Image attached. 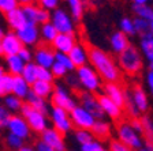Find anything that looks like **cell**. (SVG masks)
I'll return each instance as SVG.
<instances>
[{
	"instance_id": "obj_1",
	"label": "cell",
	"mask_w": 153,
	"mask_h": 151,
	"mask_svg": "<svg viewBox=\"0 0 153 151\" xmlns=\"http://www.w3.org/2000/svg\"><path fill=\"white\" fill-rule=\"evenodd\" d=\"M88 57L90 63L89 66L97 72L101 80H105L107 83H118L120 80V69L118 68L116 61L107 52L92 46L88 49Z\"/></svg>"
},
{
	"instance_id": "obj_2",
	"label": "cell",
	"mask_w": 153,
	"mask_h": 151,
	"mask_svg": "<svg viewBox=\"0 0 153 151\" xmlns=\"http://www.w3.org/2000/svg\"><path fill=\"white\" fill-rule=\"evenodd\" d=\"M116 64H118V68L120 71H123L124 74L131 75V76L138 75L143 69L142 55L140 53L138 48L133 46V45H130L124 52L118 55Z\"/></svg>"
},
{
	"instance_id": "obj_3",
	"label": "cell",
	"mask_w": 153,
	"mask_h": 151,
	"mask_svg": "<svg viewBox=\"0 0 153 151\" xmlns=\"http://www.w3.org/2000/svg\"><path fill=\"white\" fill-rule=\"evenodd\" d=\"M116 140L133 151H138L143 147V138L131 128L127 121H120L116 125Z\"/></svg>"
},
{
	"instance_id": "obj_4",
	"label": "cell",
	"mask_w": 153,
	"mask_h": 151,
	"mask_svg": "<svg viewBox=\"0 0 153 151\" xmlns=\"http://www.w3.org/2000/svg\"><path fill=\"white\" fill-rule=\"evenodd\" d=\"M75 75H76V79L79 82V86L81 88H83V91L86 93H96L99 91L101 88V78L97 75L94 69L86 64L83 67H79V68L75 69Z\"/></svg>"
},
{
	"instance_id": "obj_5",
	"label": "cell",
	"mask_w": 153,
	"mask_h": 151,
	"mask_svg": "<svg viewBox=\"0 0 153 151\" xmlns=\"http://www.w3.org/2000/svg\"><path fill=\"white\" fill-rule=\"evenodd\" d=\"M21 116L25 119L26 124L29 125L30 131L36 133H41L49 127V121H48V116L40 113L33 108H30L27 104L23 102V106L21 109Z\"/></svg>"
},
{
	"instance_id": "obj_6",
	"label": "cell",
	"mask_w": 153,
	"mask_h": 151,
	"mask_svg": "<svg viewBox=\"0 0 153 151\" xmlns=\"http://www.w3.org/2000/svg\"><path fill=\"white\" fill-rule=\"evenodd\" d=\"M51 105L53 108H59L70 113L78 104L66 86H63L62 83H56V86H53V93L51 95Z\"/></svg>"
},
{
	"instance_id": "obj_7",
	"label": "cell",
	"mask_w": 153,
	"mask_h": 151,
	"mask_svg": "<svg viewBox=\"0 0 153 151\" xmlns=\"http://www.w3.org/2000/svg\"><path fill=\"white\" fill-rule=\"evenodd\" d=\"M19 8L22 10L23 16L27 23L38 26L49 22V19H51V13L40 8V6L33 1H19Z\"/></svg>"
},
{
	"instance_id": "obj_8",
	"label": "cell",
	"mask_w": 153,
	"mask_h": 151,
	"mask_svg": "<svg viewBox=\"0 0 153 151\" xmlns=\"http://www.w3.org/2000/svg\"><path fill=\"white\" fill-rule=\"evenodd\" d=\"M49 22L56 29L57 34H74L75 33V23L68 15V13L63 8H56L55 11H52Z\"/></svg>"
},
{
	"instance_id": "obj_9",
	"label": "cell",
	"mask_w": 153,
	"mask_h": 151,
	"mask_svg": "<svg viewBox=\"0 0 153 151\" xmlns=\"http://www.w3.org/2000/svg\"><path fill=\"white\" fill-rule=\"evenodd\" d=\"M48 116H49V120L52 123V128L56 129L57 132H60L62 135H67V133H70L73 131V124H71L68 112L59 109V108L51 106Z\"/></svg>"
},
{
	"instance_id": "obj_10",
	"label": "cell",
	"mask_w": 153,
	"mask_h": 151,
	"mask_svg": "<svg viewBox=\"0 0 153 151\" xmlns=\"http://www.w3.org/2000/svg\"><path fill=\"white\" fill-rule=\"evenodd\" d=\"M14 33H15V35L18 37L19 41H21V44L26 48L37 46L40 44V32H38L37 25L26 22L22 27L18 29Z\"/></svg>"
},
{
	"instance_id": "obj_11",
	"label": "cell",
	"mask_w": 153,
	"mask_h": 151,
	"mask_svg": "<svg viewBox=\"0 0 153 151\" xmlns=\"http://www.w3.org/2000/svg\"><path fill=\"white\" fill-rule=\"evenodd\" d=\"M6 128L8 131V133H11V135L16 136L19 139H22L23 142H25L26 139L30 138V133H32L29 125L26 124L25 119L21 114H11Z\"/></svg>"
},
{
	"instance_id": "obj_12",
	"label": "cell",
	"mask_w": 153,
	"mask_h": 151,
	"mask_svg": "<svg viewBox=\"0 0 153 151\" xmlns=\"http://www.w3.org/2000/svg\"><path fill=\"white\" fill-rule=\"evenodd\" d=\"M78 99H79V106H82L86 112H89L93 116L94 120H104L105 116L102 113L100 104L97 101V97L92 93H86V91H81L78 94Z\"/></svg>"
},
{
	"instance_id": "obj_13",
	"label": "cell",
	"mask_w": 153,
	"mask_h": 151,
	"mask_svg": "<svg viewBox=\"0 0 153 151\" xmlns=\"http://www.w3.org/2000/svg\"><path fill=\"white\" fill-rule=\"evenodd\" d=\"M70 120H71V124H73V128L88 129V131L92 129L93 124H94V121H96L92 114H90L89 112H86L79 105H76L70 112Z\"/></svg>"
},
{
	"instance_id": "obj_14",
	"label": "cell",
	"mask_w": 153,
	"mask_h": 151,
	"mask_svg": "<svg viewBox=\"0 0 153 151\" xmlns=\"http://www.w3.org/2000/svg\"><path fill=\"white\" fill-rule=\"evenodd\" d=\"M41 140L44 144H47L48 147H51L55 151H66V140H64V135H62L60 132H57L56 129H53L52 127H48L44 132L40 133Z\"/></svg>"
},
{
	"instance_id": "obj_15",
	"label": "cell",
	"mask_w": 153,
	"mask_h": 151,
	"mask_svg": "<svg viewBox=\"0 0 153 151\" xmlns=\"http://www.w3.org/2000/svg\"><path fill=\"white\" fill-rule=\"evenodd\" d=\"M33 63L37 67L51 69L52 64L55 63V52L48 45H40L33 52Z\"/></svg>"
},
{
	"instance_id": "obj_16",
	"label": "cell",
	"mask_w": 153,
	"mask_h": 151,
	"mask_svg": "<svg viewBox=\"0 0 153 151\" xmlns=\"http://www.w3.org/2000/svg\"><path fill=\"white\" fill-rule=\"evenodd\" d=\"M127 93L135 109L140 112V114L146 113L149 110V97H148L145 88H142L141 86H134L131 90H127Z\"/></svg>"
},
{
	"instance_id": "obj_17",
	"label": "cell",
	"mask_w": 153,
	"mask_h": 151,
	"mask_svg": "<svg viewBox=\"0 0 153 151\" xmlns=\"http://www.w3.org/2000/svg\"><path fill=\"white\" fill-rule=\"evenodd\" d=\"M22 48H23V45L21 44V41L18 40L15 33L7 32L3 38V41H1V56H4V57L16 56Z\"/></svg>"
},
{
	"instance_id": "obj_18",
	"label": "cell",
	"mask_w": 153,
	"mask_h": 151,
	"mask_svg": "<svg viewBox=\"0 0 153 151\" xmlns=\"http://www.w3.org/2000/svg\"><path fill=\"white\" fill-rule=\"evenodd\" d=\"M76 44V38L74 34H57L51 44V48L56 53L68 55Z\"/></svg>"
},
{
	"instance_id": "obj_19",
	"label": "cell",
	"mask_w": 153,
	"mask_h": 151,
	"mask_svg": "<svg viewBox=\"0 0 153 151\" xmlns=\"http://www.w3.org/2000/svg\"><path fill=\"white\" fill-rule=\"evenodd\" d=\"M102 94L108 97L115 105L123 109L124 101H126V90H123L119 83H105L102 87Z\"/></svg>"
},
{
	"instance_id": "obj_20",
	"label": "cell",
	"mask_w": 153,
	"mask_h": 151,
	"mask_svg": "<svg viewBox=\"0 0 153 151\" xmlns=\"http://www.w3.org/2000/svg\"><path fill=\"white\" fill-rule=\"evenodd\" d=\"M97 101L100 104V108H101L104 116H108L109 119L112 120H119L123 114V109L119 108L118 105H115L108 97H105L104 94H100L97 97Z\"/></svg>"
},
{
	"instance_id": "obj_21",
	"label": "cell",
	"mask_w": 153,
	"mask_h": 151,
	"mask_svg": "<svg viewBox=\"0 0 153 151\" xmlns=\"http://www.w3.org/2000/svg\"><path fill=\"white\" fill-rule=\"evenodd\" d=\"M68 57H70L71 63L74 64V67L79 68V67H83L86 64H89V57H88V48L83 44H79L76 42L75 46L71 49V52L68 53Z\"/></svg>"
},
{
	"instance_id": "obj_22",
	"label": "cell",
	"mask_w": 153,
	"mask_h": 151,
	"mask_svg": "<svg viewBox=\"0 0 153 151\" xmlns=\"http://www.w3.org/2000/svg\"><path fill=\"white\" fill-rule=\"evenodd\" d=\"M131 10L137 18L145 19L148 22L153 19V7L149 4L148 0H134L131 3Z\"/></svg>"
},
{
	"instance_id": "obj_23",
	"label": "cell",
	"mask_w": 153,
	"mask_h": 151,
	"mask_svg": "<svg viewBox=\"0 0 153 151\" xmlns=\"http://www.w3.org/2000/svg\"><path fill=\"white\" fill-rule=\"evenodd\" d=\"M109 45H111V49L114 53L120 55L122 52H124L131 44H130V40H128L127 35L123 34V33L119 32V30H116V32H114L111 34V37H109Z\"/></svg>"
},
{
	"instance_id": "obj_24",
	"label": "cell",
	"mask_w": 153,
	"mask_h": 151,
	"mask_svg": "<svg viewBox=\"0 0 153 151\" xmlns=\"http://www.w3.org/2000/svg\"><path fill=\"white\" fill-rule=\"evenodd\" d=\"M25 104H27L30 108H33L34 110H37V112H40V113L45 114V116H48L49 110H51V104H49V101L37 97V95H34L32 91L29 93V95L26 97Z\"/></svg>"
},
{
	"instance_id": "obj_25",
	"label": "cell",
	"mask_w": 153,
	"mask_h": 151,
	"mask_svg": "<svg viewBox=\"0 0 153 151\" xmlns=\"http://www.w3.org/2000/svg\"><path fill=\"white\" fill-rule=\"evenodd\" d=\"M4 16H6L7 26H8L13 32H16L18 29H21L26 23V19H25V16H23L22 10L19 8V7L16 10H14V11H11V13L6 14Z\"/></svg>"
},
{
	"instance_id": "obj_26",
	"label": "cell",
	"mask_w": 153,
	"mask_h": 151,
	"mask_svg": "<svg viewBox=\"0 0 153 151\" xmlns=\"http://www.w3.org/2000/svg\"><path fill=\"white\" fill-rule=\"evenodd\" d=\"M140 53L148 60V63L153 60V35L150 33L140 35Z\"/></svg>"
},
{
	"instance_id": "obj_27",
	"label": "cell",
	"mask_w": 153,
	"mask_h": 151,
	"mask_svg": "<svg viewBox=\"0 0 153 151\" xmlns=\"http://www.w3.org/2000/svg\"><path fill=\"white\" fill-rule=\"evenodd\" d=\"M30 93V86L22 79V76H13V90H11V94L18 97L19 99H22L25 102L26 97Z\"/></svg>"
},
{
	"instance_id": "obj_28",
	"label": "cell",
	"mask_w": 153,
	"mask_h": 151,
	"mask_svg": "<svg viewBox=\"0 0 153 151\" xmlns=\"http://www.w3.org/2000/svg\"><path fill=\"white\" fill-rule=\"evenodd\" d=\"M53 83H47V82H41V80H36L32 86H30V91L34 95L42 98V99H47L51 98L52 93H53Z\"/></svg>"
},
{
	"instance_id": "obj_29",
	"label": "cell",
	"mask_w": 153,
	"mask_h": 151,
	"mask_svg": "<svg viewBox=\"0 0 153 151\" xmlns=\"http://www.w3.org/2000/svg\"><path fill=\"white\" fill-rule=\"evenodd\" d=\"M90 132L93 133L94 139H107L111 135V125H109L108 121L105 120H96L94 124H93Z\"/></svg>"
},
{
	"instance_id": "obj_30",
	"label": "cell",
	"mask_w": 153,
	"mask_h": 151,
	"mask_svg": "<svg viewBox=\"0 0 153 151\" xmlns=\"http://www.w3.org/2000/svg\"><path fill=\"white\" fill-rule=\"evenodd\" d=\"M6 61V68H7V74H10L11 76H19L21 72H22L23 67H25V63L22 60L16 56H8L4 59Z\"/></svg>"
},
{
	"instance_id": "obj_31",
	"label": "cell",
	"mask_w": 153,
	"mask_h": 151,
	"mask_svg": "<svg viewBox=\"0 0 153 151\" xmlns=\"http://www.w3.org/2000/svg\"><path fill=\"white\" fill-rule=\"evenodd\" d=\"M68 15L75 22H81L85 14V3L81 0H70L68 1Z\"/></svg>"
},
{
	"instance_id": "obj_32",
	"label": "cell",
	"mask_w": 153,
	"mask_h": 151,
	"mask_svg": "<svg viewBox=\"0 0 153 151\" xmlns=\"http://www.w3.org/2000/svg\"><path fill=\"white\" fill-rule=\"evenodd\" d=\"M38 32H40V40L44 42V45H48V46L52 44V41L57 35L56 29L52 26L51 22H47L44 25H41L38 27Z\"/></svg>"
},
{
	"instance_id": "obj_33",
	"label": "cell",
	"mask_w": 153,
	"mask_h": 151,
	"mask_svg": "<svg viewBox=\"0 0 153 151\" xmlns=\"http://www.w3.org/2000/svg\"><path fill=\"white\" fill-rule=\"evenodd\" d=\"M3 106L8 110L10 114L11 113L16 114V112H21V109H22L23 101L19 99L18 97H15L13 94H8L6 97H3Z\"/></svg>"
},
{
	"instance_id": "obj_34",
	"label": "cell",
	"mask_w": 153,
	"mask_h": 151,
	"mask_svg": "<svg viewBox=\"0 0 153 151\" xmlns=\"http://www.w3.org/2000/svg\"><path fill=\"white\" fill-rule=\"evenodd\" d=\"M21 76H22V79L29 86H32L37 80V66L34 63L25 64L22 72H21Z\"/></svg>"
},
{
	"instance_id": "obj_35",
	"label": "cell",
	"mask_w": 153,
	"mask_h": 151,
	"mask_svg": "<svg viewBox=\"0 0 153 151\" xmlns=\"http://www.w3.org/2000/svg\"><path fill=\"white\" fill-rule=\"evenodd\" d=\"M141 124H142V135H145L146 138V143L153 146V121L152 117L143 114L141 117Z\"/></svg>"
},
{
	"instance_id": "obj_36",
	"label": "cell",
	"mask_w": 153,
	"mask_h": 151,
	"mask_svg": "<svg viewBox=\"0 0 153 151\" xmlns=\"http://www.w3.org/2000/svg\"><path fill=\"white\" fill-rule=\"evenodd\" d=\"M74 139H75V142L79 146L88 144V143L96 140L93 133L90 132V131H88V129H75V132H74Z\"/></svg>"
},
{
	"instance_id": "obj_37",
	"label": "cell",
	"mask_w": 153,
	"mask_h": 151,
	"mask_svg": "<svg viewBox=\"0 0 153 151\" xmlns=\"http://www.w3.org/2000/svg\"><path fill=\"white\" fill-rule=\"evenodd\" d=\"M119 32H122L123 34H126L127 37L131 35H137L135 30H134V25H133V19L128 16H123L119 21Z\"/></svg>"
},
{
	"instance_id": "obj_38",
	"label": "cell",
	"mask_w": 153,
	"mask_h": 151,
	"mask_svg": "<svg viewBox=\"0 0 153 151\" xmlns=\"http://www.w3.org/2000/svg\"><path fill=\"white\" fill-rule=\"evenodd\" d=\"M11 90H13V76L6 72L0 78V97L11 94Z\"/></svg>"
},
{
	"instance_id": "obj_39",
	"label": "cell",
	"mask_w": 153,
	"mask_h": 151,
	"mask_svg": "<svg viewBox=\"0 0 153 151\" xmlns=\"http://www.w3.org/2000/svg\"><path fill=\"white\" fill-rule=\"evenodd\" d=\"M55 61H56V63H59V64H62V66H63L70 74L75 71V67H74V64L71 63V60H70V57H68V55L56 53V52H55Z\"/></svg>"
},
{
	"instance_id": "obj_40",
	"label": "cell",
	"mask_w": 153,
	"mask_h": 151,
	"mask_svg": "<svg viewBox=\"0 0 153 151\" xmlns=\"http://www.w3.org/2000/svg\"><path fill=\"white\" fill-rule=\"evenodd\" d=\"M133 25H134V30L137 33L138 35H142L145 33H149V22L145 21V19H141V18H135L133 19Z\"/></svg>"
},
{
	"instance_id": "obj_41",
	"label": "cell",
	"mask_w": 153,
	"mask_h": 151,
	"mask_svg": "<svg viewBox=\"0 0 153 151\" xmlns=\"http://www.w3.org/2000/svg\"><path fill=\"white\" fill-rule=\"evenodd\" d=\"M6 144L8 146V148H11L13 151H19L23 146H25V142H23L22 139H19V138H16V136L11 135V133H7Z\"/></svg>"
},
{
	"instance_id": "obj_42",
	"label": "cell",
	"mask_w": 153,
	"mask_h": 151,
	"mask_svg": "<svg viewBox=\"0 0 153 151\" xmlns=\"http://www.w3.org/2000/svg\"><path fill=\"white\" fill-rule=\"evenodd\" d=\"M19 7V1L16 0H0V14H8Z\"/></svg>"
},
{
	"instance_id": "obj_43",
	"label": "cell",
	"mask_w": 153,
	"mask_h": 151,
	"mask_svg": "<svg viewBox=\"0 0 153 151\" xmlns=\"http://www.w3.org/2000/svg\"><path fill=\"white\" fill-rule=\"evenodd\" d=\"M37 80H41V82H47V83H53L55 76L52 75L51 69L37 67Z\"/></svg>"
},
{
	"instance_id": "obj_44",
	"label": "cell",
	"mask_w": 153,
	"mask_h": 151,
	"mask_svg": "<svg viewBox=\"0 0 153 151\" xmlns=\"http://www.w3.org/2000/svg\"><path fill=\"white\" fill-rule=\"evenodd\" d=\"M37 4L40 6V8L45 10L48 13H52V11H55L56 8H59V1H57V0H41V1H38Z\"/></svg>"
},
{
	"instance_id": "obj_45",
	"label": "cell",
	"mask_w": 153,
	"mask_h": 151,
	"mask_svg": "<svg viewBox=\"0 0 153 151\" xmlns=\"http://www.w3.org/2000/svg\"><path fill=\"white\" fill-rule=\"evenodd\" d=\"M51 72H52V75H53L55 78H66V75L68 74V71H67L62 64H59V63L55 61V63L52 64V67H51Z\"/></svg>"
},
{
	"instance_id": "obj_46",
	"label": "cell",
	"mask_w": 153,
	"mask_h": 151,
	"mask_svg": "<svg viewBox=\"0 0 153 151\" xmlns=\"http://www.w3.org/2000/svg\"><path fill=\"white\" fill-rule=\"evenodd\" d=\"M18 57H19L21 60H22V61H23L25 64H27V63H33V50L30 49V48L23 46L22 49L19 50Z\"/></svg>"
},
{
	"instance_id": "obj_47",
	"label": "cell",
	"mask_w": 153,
	"mask_h": 151,
	"mask_svg": "<svg viewBox=\"0 0 153 151\" xmlns=\"http://www.w3.org/2000/svg\"><path fill=\"white\" fill-rule=\"evenodd\" d=\"M10 112L3 106V104L0 102V128H6L7 123H8V119H10Z\"/></svg>"
},
{
	"instance_id": "obj_48",
	"label": "cell",
	"mask_w": 153,
	"mask_h": 151,
	"mask_svg": "<svg viewBox=\"0 0 153 151\" xmlns=\"http://www.w3.org/2000/svg\"><path fill=\"white\" fill-rule=\"evenodd\" d=\"M66 82L73 90H79L81 86H79V82H78L75 74H67L66 75Z\"/></svg>"
},
{
	"instance_id": "obj_49",
	"label": "cell",
	"mask_w": 153,
	"mask_h": 151,
	"mask_svg": "<svg viewBox=\"0 0 153 151\" xmlns=\"http://www.w3.org/2000/svg\"><path fill=\"white\" fill-rule=\"evenodd\" d=\"M102 144L100 142H97V140H93V142L88 143V144L79 146V151H96V150H99Z\"/></svg>"
},
{
	"instance_id": "obj_50",
	"label": "cell",
	"mask_w": 153,
	"mask_h": 151,
	"mask_svg": "<svg viewBox=\"0 0 153 151\" xmlns=\"http://www.w3.org/2000/svg\"><path fill=\"white\" fill-rule=\"evenodd\" d=\"M108 151H133V150H130L128 147L123 146L122 143H119L118 140H112V142L109 143V150Z\"/></svg>"
},
{
	"instance_id": "obj_51",
	"label": "cell",
	"mask_w": 153,
	"mask_h": 151,
	"mask_svg": "<svg viewBox=\"0 0 153 151\" xmlns=\"http://www.w3.org/2000/svg\"><path fill=\"white\" fill-rule=\"evenodd\" d=\"M145 83H146V87L149 90V93L153 95V72L152 71H148L145 74Z\"/></svg>"
},
{
	"instance_id": "obj_52",
	"label": "cell",
	"mask_w": 153,
	"mask_h": 151,
	"mask_svg": "<svg viewBox=\"0 0 153 151\" xmlns=\"http://www.w3.org/2000/svg\"><path fill=\"white\" fill-rule=\"evenodd\" d=\"M130 125H131V128H133L135 132L140 133V135L142 136V124H141V120L140 119H131Z\"/></svg>"
},
{
	"instance_id": "obj_53",
	"label": "cell",
	"mask_w": 153,
	"mask_h": 151,
	"mask_svg": "<svg viewBox=\"0 0 153 151\" xmlns=\"http://www.w3.org/2000/svg\"><path fill=\"white\" fill-rule=\"evenodd\" d=\"M34 150H36V151H55V150H52L51 147H48L47 144H44L41 140H38V142L36 143Z\"/></svg>"
},
{
	"instance_id": "obj_54",
	"label": "cell",
	"mask_w": 153,
	"mask_h": 151,
	"mask_svg": "<svg viewBox=\"0 0 153 151\" xmlns=\"http://www.w3.org/2000/svg\"><path fill=\"white\" fill-rule=\"evenodd\" d=\"M6 33H7L6 29L0 25V56H1V41H3V38H4V35H6Z\"/></svg>"
},
{
	"instance_id": "obj_55",
	"label": "cell",
	"mask_w": 153,
	"mask_h": 151,
	"mask_svg": "<svg viewBox=\"0 0 153 151\" xmlns=\"http://www.w3.org/2000/svg\"><path fill=\"white\" fill-rule=\"evenodd\" d=\"M19 151H36V150H34V147H32V146H26L25 144Z\"/></svg>"
},
{
	"instance_id": "obj_56",
	"label": "cell",
	"mask_w": 153,
	"mask_h": 151,
	"mask_svg": "<svg viewBox=\"0 0 153 151\" xmlns=\"http://www.w3.org/2000/svg\"><path fill=\"white\" fill-rule=\"evenodd\" d=\"M149 33L153 35V19H152V21H150V22H149Z\"/></svg>"
},
{
	"instance_id": "obj_57",
	"label": "cell",
	"mask_w": 153,
	"mask_h": 151,
	"mask_svg": "<svg viewBox=\"0 0 153 151\" xmlns=\"http://www.w3.org/2000/svg\"><path fill=\"white\" fill-rule=\"evenodd\" d=\"M4 74H6V69H4V67L1 66V64H0V78H1Z\"/></svg>"
},
{
	"instance_id": "obj_58",
	"label": "cell",
	"mask_w": 153,
	"mask_h": 151,
	"mask_svg": "<svg viewBox=\"0 0 153 151\" xmlns=\"http://www.w3.org/2000/svg\"><path fill=\"white\" fill-rule=\"evenodd\" d=\"M149 71H152L153 72V60L152 61H149Z\"/></svg>"
},
{
	"instance_id": "obj_59",
	"label": "cell",
	"mask_w": 153,
	"mask_h": 151,
	"mask_svg": "<svg viewBox=\"0 0 153 151\" xmlns=\"http://www.w3.org/2000/svg\"><path fill=\"white\" fill-rule=\"evenodd\" d=\"M96 151H108V150H107V148H105L104 146H101V147H100L99 150H96Z\"/></svg>"
},
{
	"instance_id": "obj_60",
	"label": "cell",
	"mask_w": 153,
	"mask_h": 151,
	"mask_svg": "<svg viewBox=\"0 0 153 151\" xmlns=\"http://www.w3.org/2000/svg\"><path fill=\"white\" fill-rule=\"evenodd\" d=\"M138 151H148V150H146V148H145V147H142V148H141V150H138Z\"/></svg>"
},
{
	"instance_id": "obj_61",
	"label": "cell",
	"mask_w": 153,
	"mask_h": 151,
	"mask_svg": "<svg viewBox=\"0 0 153 151\" xmlns=\"http://www.w3.org/2000/svg\"><path fill=\"white\" fill-rule=\"evenodd\" d=\"M66 151H68V150H66ZM70 151H73V150H70Z\"/></svg>"
},
{
	"instance_id": "obj_62",
	"label": "cell",
	"mask_w": 153,
	"mask_h": 151,
	"mask_svg": "<svg viewBox=\"0 0 153 151\" xmlns=\"http://www.w3.org/2000/svg\"><path fill=\"white\" fill-rule=\"evenodd\" d=\"M152 121H153V117H152Z\"/></svg>"
}]
</instances>
